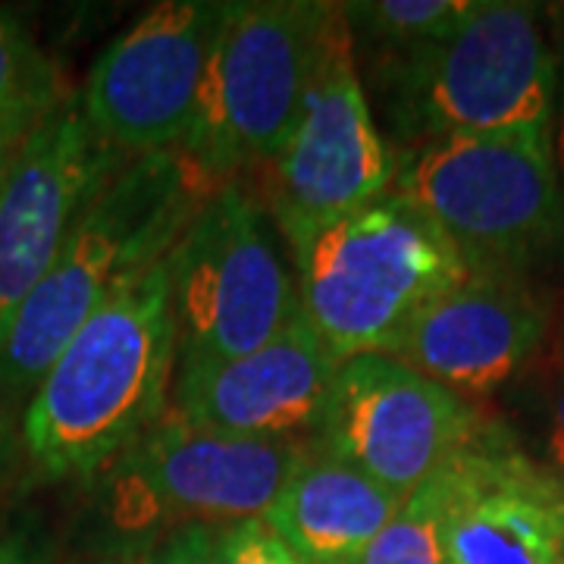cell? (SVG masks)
Here are the masks:
<instances>
[{"instance_id":"cell-5","label":"cell","mask_w":564,"mask_h":564,"mask_svg":"<svg viewBox=\"0 0 564 564\" xmlns=\"http://www.w3.org/2000/svg\"><path fill=\"white\" fill-rule=\"evenodd\" d=\"M389 192L436 223L467 267L527 276L530 267L564 251L552 132L426 141L395 158Z\"/></svg>"},{"instance_id":"cell-15","label":"cell","mask_w":564,"mask_h":564,"mask_svg":"<svg viewBox=\"0 0 564 564\" xmlns=\"http://www.w3.org/2000/svg\"><path fill=\"white\" fill-rule=\"evenodd\" d=\"M467 480L448 518V564H564L562 484L489 430L467 445Z\"/></svg>"},{"instance_id":"cell-1","label":"cell","mask_w":564,"mask_h":564,"mask_svg":"<svg viewBox=\"0 0 564 564\" xmlns=\"http://www.w3.org/2000/svg\"><path fill=\"white\" fill-rule=\"evenodd\" d=\"M176 321L166 258L82 323L22 411V448L44 480L104 474L170 414Z\"/></svg>"},{"instance_id":"cell-22","label":"cell","mask_w":564,"mask_h":564,"mask_svg":"<svg viewBox=\"0 0 564 564\" xmlns=\"http://www.w3.org/2000/svg\"><path fill=\"white\" fill-rule=\"evenodd\" d=\"M63 98L57 101H47V104H29V107H20V110H13V113H7V117H0V192H3V185L10 180V173H13V166L20 161L22 148H25V141L29 135L39 129V122L61 104Z\"/></svg>"},{"instance_id":"cell-7","label":"cell","mask_w":564,"mask_h":564,"mask_svg":"<svg viewBox=\"0 0 564 564\" xmlns=\"http://www.w3.org/2000/svg\"><path fill=\"white\" fill-rule=\"evenodd\" d=\"M166 267L176 367L248 355L302 317L295 267L239 180L204 198L170 248Z\"/></svg>"},{"instance_id":"cell-12","label":"cell","mask_w":564,"mask_h":564,"mask_svg":"<svg viewBox=\"0 0 564 564\" xmlns=\"http://www.w3.org/2000/svg\"><path fill=\"white\" fill-rule=\"evenodd\" d=\"M129 161L63 98L29 135L0 192V323L54 267L91 198Z\"/></svg>"},{"instance_id":"cell-27","label":"cell","mask_w":564,"mask_h":564,"mask_svg":"<svg viewBox=\"0 0 564 564\" xmlns=\"http://www.w3.org/2000/svg\"><path fill=\"white\" fill-rule=\"evenodd\" d=\"M98 564H148V562H122V558H110V562H98Z\"/></svg>"},{"instance_id":"cell-24","label":"cell","mask_w":564,"mask_h":564,"mask_svg":"<svg viewBox=\"0 0 564 564\" xmlns=\"http://www.w3.org/2000/svg\"><path fill=\"white\" fill-rule=\"evenodd\" d=\"M549 458L564 474V377L555 383L552 408H549Z\"/></svg>"},{"instance_id":"cell-6","label":"cell","mask_w":564,"mask_h":564,"mask_svg":"<svg viewBox=\"0 0 564 564\" xmlns=\"http://www.w3.org/2000/svg\"><path fill=\"white\" fill-rule=\"evenodd\" d=\"M336 3H232L182 154L210 188L270 166L289 144Z\"/></svg>"},{"instance_id":"cell-19","label":"cell","mask_w":564,"mask_h":564,"mask_svg":"<svg viewBox=\"0 0 564 564\" xmlns=\"http://www.w3.org/2000/svg\"><path fill=\"white\" fill-rule=\"evenodd\" d=\"M63 98L54 66L17 17H0V117Z\"/></svg>"},{"instance_id":"cell-16","label":"cell","mask_w":564,"mask_h":564,"mask_svg":"<svg viewBox=\"0 0 564 564\" xmlns=\"http://www.w3.org/2000/svg\"><path fill=\"white\" fill-rule=\"evenodd\" d=\"M402 502L404 496L358 467L323 448H311L280 499L263 514V524L302 564H358Z\"/></svg>"},{"instance_id":"cell-2","label":"cell","mask_w":564,"mask_h":564,"mask_svg":"<svg viewBox=\"0 0 564 564\" xmlns=\"http://www.w3.org/2000/svg\"><path fill=\"white\" fill-rule=\"evenodd\" d=\"M210 192L182 151L122 163L82 210L54 267L0 323V392L29 404L82 323L170 254Z\"/></svg>"},{"instance_id":"cell-17","label":"cell","mask_w":564,"mask_h":564,"mask_svg":"<svg viewBox=\"0 0 564 564\" xmlns=\"http://www.w3.org/2000/svg\"><path fill=\"white\" fill-rule=\"evenodd\" d=\"M464 452L404 496L395 518L367 545L358 564H448L445 530L467 480Z\"/></svg>"},{"instance_id":"cell-25","label":"cell","mask_w":564,"mask_h":564,"mask_svg":"<svg viewBox=\"0 0 564 564\" xmlns=\"http://www.w3.org/2000/svg\"><path fill=\"white\" fill-rule=\"evenodd\" d=\"M552 163H555V176H558V188L564 198V57L558 91H555V113H552Z\"/></svg>"},{"instance_id":"cell-18","label":"cell","mask_w":564,"mask_h":564,"mask_svg":"<svg viewBox=\"0 0 564 564\" xmlns=\"http://www.w3.org/2000/svg\"><path fill=\"white\" fill-rule=\"evenodd\" d=\"M339 7L351 39H367L373 57H386L445 39L467 20L474 0H373Z\"/></svg>"},{"instance_id":"cell-14","label":"cell","mask_w":564,"mask_h":564,"mask_svg":"<svg viewBox=\"0 0 564 564\" xmlns=\"http://www.w3.org/2000/svg\"><path fill=\"white\" fill-rule=\"evenodd\" d=\"M549 311L521 273L470 267L455 289L423 307L389 358L458 395L508 383L543 345Z\"/></svg>"},{"instance_id":"cell-4","label":"cell","mask_w":564,"mask_h":564,"mask_svg":"<svg viewBox=\"0 0 564 564\" xmlns=\"http://www.w3.org/2000/svg\"><path fill=\"white\" fill-rule=\"evenodd\" d=\"M302 314L333 361L392 355L423 307L467 276L458 245L386 192L292 251Z\"/></svg>"},{"instance_id":"cell-3","label":"cell","mask_w":564,"mask_h":564,"mask_svg":"<svg viewBox=\"0 0 564 564\" xmlns=\"http://www.w3.org/2000/svg\"><path fill=\"white\" fill-rule=\"evenodd\" d=\"M386 135L408 151L452 135L552 132L558 63L543 10L521 0H474L445 39L373 57Z\"/></svg>"},{"instance_id":"cell-21","label":"cell","mask_w":564,"mask_h":564,"mask_svg":"<svg viewBox=\"0 0 564 564\" xmlns=\"http://www.w3.org/2000/svg\"><path fill=\"white\" fill-rule=\"evenodd\" d=\"M57 543L39 518H25L0 533V564H54Z\"/></svg>"},{"instance_id":"cell-23","label":"cell","mask_w":564,"mask_h":564,"mask_svg":"<svg viewBox=\"0 0 564 564\" xmlns=\"http://www.w3.org/2000/svg\"><path fill=\"white\" fill-rule=\"evenodd\" d=\"M148 564H214V527L176 530Z\"/></svg>"},{"instance_id":"cell-10","label":"cell","mask_w":564,"mask_h":564,"mask_svg":"<svg viewBox=\"0 0 564 564\" xmlns=\"http://www.w3.org/2000/svg\"><path fill=\"white\" fill-rule=\"evenodd\" d=\"M229 13L223 0H173L135 22L88 73L79 101L91 129L126 158L180 151Z\"/></svg>"},{"instance_id":"cell-20","label":"cell","mask_w":564,"mask_h":564,"mask_svg":"<svg viewBox=\"0 0 564 564\" xmlns=\"http://www.w3.org/2000/svg\"><path fill=\"white\" fill-rule=\"evenodd\" d=\"M214 564H302L263 518L214 527Z\"/></svg>"},{"instance_id":"cell-8","label":"cell","mask_w":564,"mask_h":564,"mask_svg":"<svg viewBox=\"0 0 564 564\" xmlns=\"http://www.w3.org/2000/svg\"><path fill=\"white\" fill-rule=\"evenodd\" d=\"M311 445L239 440L163 417L104 470V518L120 533L229 527L263 518Z\"/></svg>"},{"instance_id":"cell-26","label":"cell","mask_w":564,"mask_h":564,"mask_svg":"<svg viewBox=\"0 0 564 564\" xmlns=\"http://www.w3.org/2000/svg\"><path fill=\"white\" fill-rule=\"evenodd\" d=\"M17 458V433H13V402L0 392V480L7 477Z\"/></svg>"},{"instance_id":"cell-9","label":"cell","mask_w":564,"mask_h":564,"mask_svg":"<svg viewBox=\"0 0 564 564\" xmlns=\"http://www.w3.org/2000/svg\"><path fill=\"white\" fill-rule=\"evenodd\" d=\"M395 154L367 101L358 47L336 3L321 39L302 117L270 163V217L292 251L383 198Z\"/></svg>"},{"instance_id":"cell-28","label":"cell","mask_w":564,"mask_h":564,"mask_svg":"<svg viewBox=\"0 0 564 564\" xmlns=\"http://www.w3.org/2000/svg\"><path fill=\"white\" fill-rule=\"evenodd\" d=\"M562 505H564V484H562Z\"/></svg>"},{"instance_id":"cell-13","label":"cell","mask_w":564,"mask_h":564,"mask_svg":"<svg viewBox=\"0 0 564 564\" xmlns=\"http://www.w3.org/2000/svg\"><path fill=\"white\" fill-rule=\"evenodd\" d=\"M336 367L302 314L248 355L180 364L170 417L239 440L302 443L321 430Z\"/></svg>"},{"instance_id":"cell-11","label":"cell","mask_w":564,"mask_h":564,"mask_svg":"<svg viewBox=\"0 0 564 564\" xmlns=\"http://www.w3.org/2000/svg\"><path fill=\"white\" fill-rule=\"evenodd\" d=\"M480 430L470 399L389 355H358L336 367L317 448L408 496Z\"/></svg>"}]
</instances>
